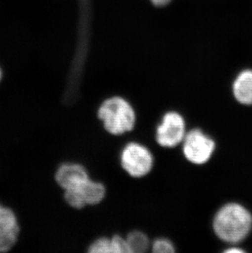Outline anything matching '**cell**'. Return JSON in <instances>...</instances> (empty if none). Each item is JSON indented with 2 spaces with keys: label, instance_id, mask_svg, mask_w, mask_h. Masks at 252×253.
<instances>
[{
  "label": "cell",
  "instance_id": "obj_9",
  "mask_svg": "<svg viewBox=\"0 0 252 253\" xmlns=\"http://www.w3.org/2000/svg\"><path fill=\"white\" fill-rule=\"evenodd\" d=\"M19 233V225H0V253L10 251L15 246Z\"/></svg>",
  "mask_w": 252,
  "mask_h": 253
},
{
  "label": "cell",
  "instance_id": "obj_2",
  "mask_svg": "<svg viewBox=\"0 0 252 253\" xmlns=\"http://www.w3.org/2000/svg\"><path fill=\"white\" fill-rule=\"evenodd\" d=\"M98 117L104 129L113 135H121L134 128L135 111L128 101L120 96H113L102 102Z\"/></svg>",
  "mask_w": 252,
  "mask_h": 253
},
{
  "label": "cell",
  "instance_id": "obj_3",
  "mask_svg": "<svg viewBox=\"0 0 252 253\" xmlns=\"http://www.w3.org/2000/svg\"><path fill=\"white\" fill-rule=\"evenodd\" d=\"M153 163V156L149 149L136 142L127 143L121 153L122 168L133 178L146 176L152 170Z\"/></svg>",
  "mask_w": 252,
  "mask_h": 253
},
{
  "label": "cell",
  "instance_id": "obj_4",
  "mask_svg": "<svg viewBox=\"0 0 252 253\" xmlns=\"http://www.w3.org/2000/svg\"><path fill=\"white\" fill-rule=\"evenodd\" d=\"M214 141L200 129H193L186 134L183 140V153L186 159L196 165H202L211 158Z\"/></svg>",
  "mask_w": 252,
  "mask_h": 253
},
{
  "label": "cell",
  "instance_id": "obj_8",
  "mask_svg": "<svg viewBox=\"0 0 252 253\" xmlns=\"http://www.w3.org/2000/svg\"><path fill=\"white\" fill-rule=\"evenodd\" d=\"M236 100L243 105H252V70H244L236 77L233 84Z\"/></svg>",
  "mask_w": 252,
  "mask_h": 253
},
{
  "label": "cell",
  "instance_id": "obj_5",
  "mask_svg": "<svg viewBox=\"0 0 252 253\" xmlns=\"http://www.w3.org/2000/svg\"><path fill=\"white\" fill-rule=\"evenodd\" d=\"M106 188L100 182L90 178L72 189L64 190L65 201L75 209H82L86 205H97L104 199Z\"/></svg>",
  "mask_w": 252,
  "mask_h": 253
},
{
  "label": "cell",
  "instance_id": "obj_13",
  "mask_svg": "<svg viewBox=\"0 0 252 253\" xmlns=\"http://www.w3.org/2000/svg\"><path fill=\"white\" fill-rule=\"evenodd\" d=\"M17 215L10 208L0 204V225H17Z\"/></svg>",
  "mask_w": 252,
  "mask_h": 253
},
{
  "label": "cell",
  "instance_id": "obj_15",
  "mask_svg": "<svg viewBox=\"0 0 252 253\" xmlns=\"http://www.w3.org/2000/svg\"><path fill=\"white\" fill-rule=\"evenodd\" d=\"M152 4H154L157 7H163L170 2L171 0H150Z\"/></svg>",
  "mask_w": 252,
  "mask_h": 253
},
{
  "label": "cell",
  "instance_id": "obj_10",
  "mask_svg": "<svg viewBox=\"0 0 252 253\" xmlns=\"http://www.w3.org/2000/svg\"><path fill=\"white\" fill-rule=\"evenodd\" d=\"M126 239L128 244L129 253H145L150 247V240L147 236V234L138 230L130 232Z\"/></svg>",
  "mask_w": 252,
  "mask_h": 253
},
{
  "label": "cell",
  "instance_id": "obj_11",
  "mask_svg": "<svg viewBox=\"0 0 252 253\" xmlns=\"http://www.w3.org/2000/svg\"><path fill=\"white\" fill-rule=\"evenodd\" d=\"M88 252L90 253H115L112 238L101 237L95 239L88 246Z\"/></svg>",
  "mask_w": 252,
  "mask_h": 253
},
{
  "label": "cell",
  "instance_id": "obj_1",
  "mask_svg": "<svg viewBox=\"0 0 252 253\" xmlns=\"http://www.w3.org/2000/svg\"><path fill=\"white\" fill-rule=\"evenodd\" d=\"M252 215L238 203L223 206L214 215L213 229L219 239L229 244H238L250 234Z\"/></svg>",
  "mask_w": 252,
  "mask_h": 253
},
{
  "label": "cell",
  "instance_id": "obj_16",
  "mask_svg": "<svg viewBox=\"0 0 252 253\" xmlns=\"http://www.w3.org/2000/svg\"><path fill=\"white\" fill-rule=\"evenodd\" d=\"M1 77H2V73H1V70H0V79H1Z\"/></svg>",
  "mask_w": 252,
  "mask_h": 253
},
{
  "label": "cell",
  "instance_id": "obj_14",
  "mask_svg": "<svg viewBox=\"0 0 252 253\" xmlns=\"http://www.w3.org/2000/svg\"><path fill=\"white\" fill-rule=\"evenodd\" d=\"M112 240L114 246L115 253H130L126 239L116 234L112 237Z\"/></svg>",
  "mask_w": 252,
  "mask_h": 253
},
{
  "label": "cell",
  "instance_id": "obj_6",
  "mask_svg": "<svg viewBox=\"0 0 252 253\" xmlns=\"http://www.w3.org/2000/svg\"><path fill=\"white\" fill-rule=\"evenodd\" d=\"M186 135L185 121L180 113L170 111L162 117L156 129V141L163 148H174Z\"/></svg>",
  "mask_w": 252,
  "mask_h": 253
},
{
  "label": "cell",
  "instance_id": "obj_7",
  "mask_svg": "<svg viewBox=\"0 0 252 253\" xmlns=\"http://www.w3.org/2000/svg\"><path fill=\"white\" fill-rule=\"evenodd\" d=\"M88 178L89 175L87 169L79 163H63L55 174L56 182L63 190L74 188Z\"/></svg>",
  "mask_w": 252,
  "mask_h": 253
},
{
  "label": "cell",
  "instance_id": "obj_12",
  "mask_svg": "<svg viewBox=\"0 0 252 253\" xmlns=\"http://www.w3.org/2000/svg\"><path fill=\"white\" fill-rule=\"evenodd\" d=\"M152 250L156 253H173L175 252V248L169 239L159 238L152 243Z\"/></svg>",
  "mask_w": 252,
  "mask_h": 253
}]
</instances>
